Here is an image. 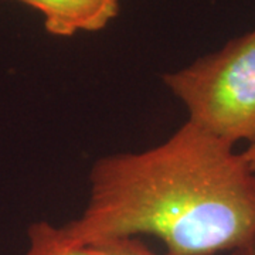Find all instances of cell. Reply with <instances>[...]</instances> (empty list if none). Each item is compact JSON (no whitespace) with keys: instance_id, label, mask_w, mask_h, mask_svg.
Segmentation results:
<instances>
[{"instance_id":"cell-1","label":"cell","mask_w":255,"mask_h":255,"mask_svg":"<svg viewBox=\"0 0 255 255\" xmlns=\"http://www.w3.org/2000/svg\"><path fill=\"white\" fill-rule=\"evenodd\" d=\"M74 241L153 236L167 255H216L255 240V174L243 153L186 122L162 145L97 160Z\"/></svg>"},{"instance_id":"cell-2","label":"cell","mask_w":255,"mask_h":255,"mask_svg":"<svg viewBox=\"0 0 255 255\" xmlns=\"http://www.w3.org/2000/svg\"><path fill=\"white\" fill-rule=\"evenodd\" d=\"M193 125L236 146L255 142V30L189 67L164 74Z\"/></svg>"},{"instance_id":"cell-3","label":"cell","mask_w":255,"mask_h":255,"mask_svg":"<svg viewBox=\"0 0 255 255\" xmlns=\"http://www.w3.org/2000/svg\"><path fill=\"white\" fill-rule=\"evenodd\" d=\"M40 11L47 33L71 37L105 28L119 13V0H13Z\"/></svg>"},{"instance_id":"cell-4","label":"cell","mask_w":255,"mask_h":255,"mask_svg":"<svg viewBox=\"0 0 255 255\" xmlns=\"http://www.w3.org/2000/svg\"><path fill=\"white\" fill-rule=\"evenodd\" d=\"M28 246L23 255H101L97 247L74 241L64 227L37 221L27 230Z\"/></svg>"},{"instance_id":"cell-5","label":"cell","mask_w":255,"mask_h":255,"mask_svg":"<svg viewBox=\"0 0 255 255\" xmlns=\"http://www.w3.org/2000/svg\"><path fill=\"white\" fill-rule=\"evenodd\" d=\"M101 255H157L135 237L114 238L94 244Z\"/></svg>"},{"instance_id":"cell-6","label":"cell","mask_w":255,"mask_h":255,"mask_svg":"<svg viewBox=\"0 0 255 255\" xmlns=\"http://www.w3.org/2000/svg\"><path fill=\"white\" fill-rule=\"evenodd\" d=\"M243 156H244V159H246V162L250 166V169L253 170V173L255 174V142L253 143H250V145L247 146V149L244 152H241Z\"/></svg>"},{"instance_id":"cell-7","label":"cell","mask_w":255,"mask_h":255,"mask_svg":"<svg viewBox=\"0 0 255 255\" xmlns=\"http://www.w3.org/2000/svg\"><path fill=\"white\" fill-rule=\"evenodd\" d=\"M231 255H255V240L253 243H250L248 246L243 247L240 250H236L233 251Z\"/></svg>"}]
</instances>
